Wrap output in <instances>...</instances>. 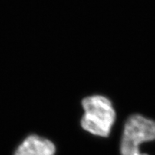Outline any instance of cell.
<instances>
[{
	"label": "cell",
	"mask_w": 155,
	"mask_h": 155,
	"mask_svg": "<svg viewBox=\"0 0 155 155\" xmlns=\"http://www.w3.org/2000/svg\"><path fill=\"white\" fill-rule=\"evenodd\" d=\"M84 110L81 126L85 130L99 137H108L115 121L116 113L109 99L102 96H92L82 101Z\"/></svg>",
	"instance_id": "obj_1"
},
{
	"label": "cell",
	"mask_w": 155,
	"mask_h": 155,
	"mask_svg": "<svg viewBox=\"0 0 155 155\" xmlns=\"http://www.w3.org/2000/svg\"><path fill=\"white\" fill-rule=\"evenodd\" d=\"M155 139V121L144 116L133 115L126 122L121 141L141 144Z\"/></svg>",
	"instance_id": "obj_2"
},
{
	"label": "cell",
	"mask_w": 155,
	"mask_h": 155,
	"mask_svg": "<svg viewBox=\"0 0 155 155\" xmlns=\"http://www.w3.org/2000/svg\"><path fill=\"white\" fill-rule=\"evenodd\" d=\"M55 152V147L51 141L32 135L19 145L15 155H54Z\"/></svg>",
	"instance_id": "obj_3"
}]
</instances>
